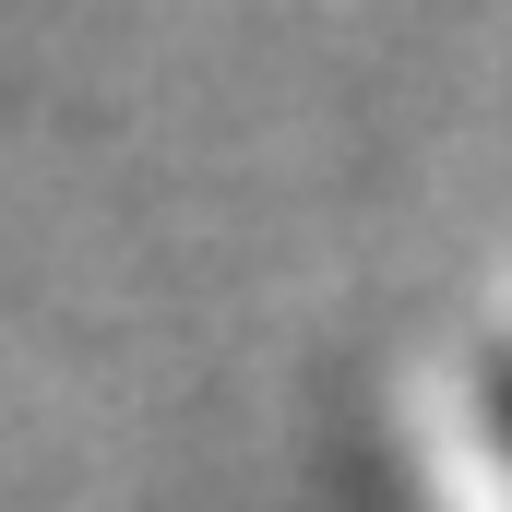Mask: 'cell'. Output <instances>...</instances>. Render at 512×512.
Returning <instances> with one entry per match:
<instances>
[{"instance_id":"cell-1","label":"cell","mask_w":512,"mask_h":512,"mask_svg":"<svg viewBox=\"0 0 512 512\" xmlns=\"http://www.w3.org/2000/svg\"><path fill=\"white\" fill-rule=\"evenodd\" d=\"M501 417H512V370H501Z\"/></svg>"}]
</instances>
